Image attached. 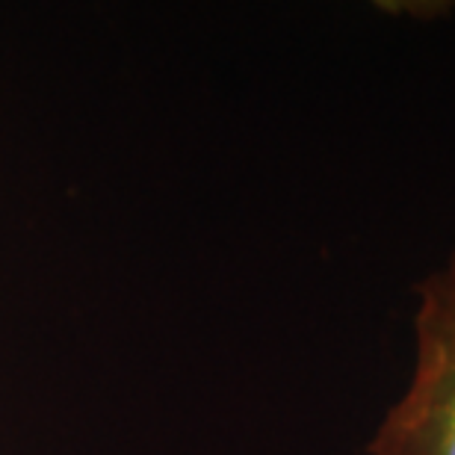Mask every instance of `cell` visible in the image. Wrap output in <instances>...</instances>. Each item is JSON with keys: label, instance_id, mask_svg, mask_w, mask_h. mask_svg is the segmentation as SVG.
Returning <instances> with one entry per match:
<instances>
[{"label": "cell", "instance_id": "6da1fadb", "mask_svg": "<svg viewBox=\"0 0 455 455\" xmlns=\"http://www.w3.org/2000/svg\"><path fill=\"white\" fill-rule=\"evenodd\" d=\"M414 293V372L367 455H455V251Z\"/></svg>", "mask_w": 455, "mask_h": 455}]
</instances>
